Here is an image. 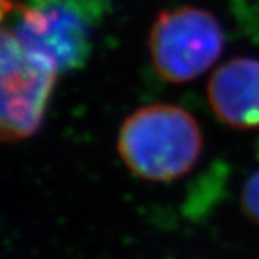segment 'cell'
Returning a JSON list of instances; mask_svg holds the SVG:
<instances>
[{
	"instance_id": "6da1fadb",
	"label": "cell",
	"mask_w": 259,
	"mask_h": 259,
	"mask_svg": "<svg viewBox=\"0 0 259 259\" xmlns=\"http://www.w3.org/2000/svg\"><path fill=\"white\" fill-rule=\"evenodd\" d=\"M201 150L203 135L197 119L170 103L136 109L117 135V152L128 170L152 183H169L186 175Z\"/></svg>"
},
{
	"instance_id": "7a4b0ae2",
	"label": "cell",
	"mask_w": 259,
	"mask_h": 259,
	"mask_svg": "<svg viewBox=\"0 0 259 259\" xmlns=\"http://www.w3.org/2000/svg\"><path fill=\"white\" fill-rule=\"evenodd\" d=\"M224 47L225 33L217 17L195 7L161 11L149 38L156 73L174 84L192 81L208 72Z\"/></svg>"
},
{
	"instance_id": "3957f363",
	"label": "cell",
	"mask_w": 259,
	"mask_h": 259,
	"mask_svg": "<svg viewBox=\"0 0 259 259\" xmlns=\"http://www.w3.org/2000/svg\"><path fill=\"white\" fill-rule=\"evenodd\" d=\"M60 69L44 55L27 49L16 34L2 30V139L17 142L39 130Z\"/></svg>"
},
{
	"instance_id": "277c9868",
	"label": "cell",
	"mask_w": 259,
	"mask_h": 259,
	"mask_svg": "<svg viewBox=\"0 0 259 259\" xmlns=\"http://www.w3.org/2000/svg\"><path fill=\"white\" fill-rule=\"evenodd\" d=\"M2 17L27 49L52 60L60 72L78 69L91 52L89 17L64 0H31V5L2 0Z\"/></svg>"
},
{
	"instance_id": "5b68a950",
	"label": "cell",
	"mask_w": 259,
	"mask_h": 259,
	"mask_svg": "<svg viewBox=\"0 0 259 259\" xmlns=\"http://www.w3.org/2000/svg\"><path fill=\"white\" fill-rule=\"evenodd\" d=\"M214 116L231 128H259V60L239 57L224 63L206 86Z\"/></svg>"
},
{
	"instance_id": "8992f818",
	"label": "cell",
	"mask_w": 259,
	"mask_h": 259,
	"mask_svg": "<svg viewBox=\"0 0 259 259\" xmlns=\"http://www.w3.org/2000/svg\"><path fill=\"white\" fill-rule=\"evenodd\" d=\"M240 203L245 215L259 225V170L250 175L242 188V195H240Z\"/></svg>"
},
{
	"instance_id": "52a82bcc",
	"label": "cell",
	"mask_w": 259,
	"mask_h": 259,
	"mask_svg": "<svg viewBox=\"0 0 259 259\" xmlns=\"http://www.w3.org/2000/svg\"><path fill=\"white\" fill-rule=\"evenodd\" d=\"M64 2H69L81 10L92 22L99 21L103 13L111 7V0H64Z\"/></svg>"
}]
</instances>
